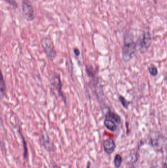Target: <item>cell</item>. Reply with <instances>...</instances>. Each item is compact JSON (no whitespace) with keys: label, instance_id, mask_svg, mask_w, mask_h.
I'll return each mask as SVG.
<instances>
[{"label":"cell","instance_id":"cell-1","mask_svg":"<svg viewBox=\"0 0 167 168\" xmlns=\"http://www.w3.org/2000/svg\"><path fill=\"white\" fill-rule=\"evenodd\" d=\"M128 37L124 39L122 53L123 59L125 62H128L131 59L136 49V42L130 38L128 36Z\"/></svg>","mask_w":167,"mask_h":168},{"label":"cell","instance_id":"cell-2","mask_svg":"<svg viewBox=\"0 0 167 168\" xmlns=\"http://www.w3.org/2000/svg\"><path fill=\"white\" fill-rule=\"evenodd\" d=\"M42 45L49 60L51 61H53L57 56V52L52 39L49 37L43 38L42 40Z\"/></svg>","mask_w":167,"mask_h":168},{"label":"cell","instance_id":"cell-3","mask_svg":"<svg viewBox=\"0 0 167 168\" xmlns=\"http://www.w3.org/2000/svg\"><path fill=\"white\" fill-rule=\"evenodd\" d=\"M152 42L151 34L149 32H145L141 34L136 42V48L142 53L146 52L149 48Z\"/></svg>","mask_w":167,"mask_h":168},{"label":"cell","instance_id":"cell-4","mask_svg":"<svg viewBox=\"0 0 167 168\" xmlns=\"http://www.w3.org/2000/svg\"><path fill=\"white\" fill-rule=\"evenodd\" d=\"M22 13L24 18L28 21H32L34 19V12L32 4L30 1L24 0L22 3Z\"/></svg>","mask_w":167,"mask_h":168},{"label":"cell","instance_id":"cell-5","mask_svg":"<svg viewBox=\"0 0 167 168\" xmlns=\"http://www.w3.org/2000/svg\"><path fill=\"white\" fill-rule=\"evenodd\" d=\"M51 85L52 87L57 92L58 95L64 98L63 93L62 91V83L59 76L55 75L52 77L51 79Z\"/></svg>","mask_w":167,"mask_h":168},{"label":"cell","instance_id":"cell-6","mask_svg":"<svg viewBox=\"0 0 167 168\" xmlns=\"http://www.w3.org/2000/svg\"><path fill=\"white\" fill-rule=\"evenodd\" d=\"M103 147L105 152L107 153L111 154L113 152L115 148V142L111 139L105 140L103 143Z\"/></svg>","mask_w":167,"mask_h":168},{"label":"cell","instance_id":"cell-7","mask_svg":"<svg viewBox=\"0 0 167 168\" xmlns=\"http://www.w3.org/2000/svg\"><path fill=\"white\" fill-rule=\"evenodd\" d=\"M104 125L107 128L111 131H115L117 129V126L112 120H105L104 122Z\"/></svg>","mask_w":167,"mask_h":168},{"label":"cell","instance_id":"cell-8","mask_svg":"<svg viewBox=\"0 0 167 168\" xmlns=\"http://www.w3.org/2000/svg\"><path fill=\"white\" fill-rule=\"evenodd\" d=\"M107 117H108L109 118H111L112 120H114V122H116L118 124H120L121 123V117L117 114L114 113L113 112H109L107 114Z\"/></svg>","mask_w":167,"mask_h":168},{"label":"cell","instance_id":"cell-9","mask_svg":"<svg viewBox=\"0 0 167 168\" xmlns=\"http://www.w3.org/2000/svg\"><path fill=\"white\" fill-rule=\"evenodd\" d=\"M7 88L5 85V81L4 80V76L2 73V71L0 68V91L3 94L6 93Z\"/></svg>","mask_w":167,"mask_h":168},{"label":"cell","instance_id":"cell-10","mask_svg":"<svg viewBox=\"0 0 167 168\" xmlns=\"http://www.w3.org/2000/svg\"><path fill=\"white\" fill-rule=\"evenodd\" d=\"M119 100L120 102H121V104L122 105L124 108H126V109L128 108V106L130 105V102L126 100L124 97H123L122 95L120 96L119 97Z\"/></svg>","mask_w":167,"mask_h":168},{"label":"cell","instance_id":"cell-11","mask_svg":"<svg viewBox=\"0 0 167 168\" xmlns=\"http://www.w3.org/2000/svg\"><path fill=\"white\" fill-rule=\"evenodd\" d=\"M149 71L153 76H156L158 73V69L156 66L151 64L149 67Z\"/></svg>","mask_w":167,"mask_h":168},{"label":"cell","instance_id":"cell-12","mask_svg":"<svg viewBox=\"0 0 167 168\" xmlns=\"http://www.w3.org/2000/svg\"><path fill=\"white\" fill-rule=\"evenodd\" d=\"M122 162V158L121 156L117 154L116 155L114 159V165L117 168H119Z\"/></svg>","mask_w":167,"mask_h":168},{"label":"cell","instance_id":"cell-13","mask_svg":"<svg viewBox=\"0 0 167 168\" xmlns=\"http://www.w3.org/2000/svg\"><path fill=\"white\" fill-rule=\"evenodd\" d=\"M74 52L76 56H79L80 55V50L78 48H75L74 49Z\"/></svg>","mask_w":167,"mask_h":168}]
</instances>
